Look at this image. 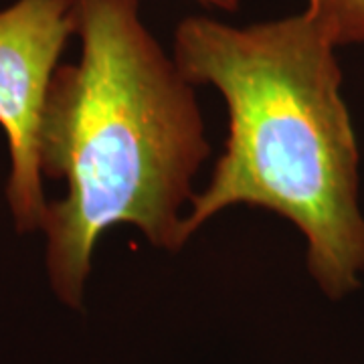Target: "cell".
I'll list each match as a JSON object with an SVG mask.
<instances>
[{
    "instance_id": "6da1fadb",
    "label": "cell",
    "mask_w": 364,
    "mask_h": 364,
    "mask_svg": "<svg viewBox=\"0 0 364 364\" xmlns=\"http://www.w3.org/2000/svg\"><path fill=\"white\" fill-rule=\"evenodd\" d=\"M81 57L57 67L41 117V174L63 181L41 231L55 296L83 306L102 235L134 225L158 249L178 253L184 207L210 154L195 83L182 75L138 0H71Z\"/></svg>"
},
{
    "instance_id": "7a4b0ae2",
    "label": "cell",
    "mask_w": 364,
    "mask_h": 364,
    "mask_svg": "<svg viewBox=\"0 0 364 364\" xmlns=\"http://www.w3.org/2000/svg\"><path fill=\"white\" fill-rule=\"evenodd\" d=\"M334 51L306 11L247 26L195 14L172 43L182 75L213 85L229 112L225 150L184 217L186 239L225 208H267L298 227L308 269L338 299L360 284L364 217Z\"/></svg>"
},
{
    "instance_id": "277c9868",
    "label": "cell",
    "mask_w": 364,
    "mask_h": 364,
    "mask_svg": "<svg viewBox=\"0 0 364 364\" xmlns=\"http://www.w3.org/2000/svg\"><path fill=\"white\" fill-rule=\"evenodd\" d=\"M306 14L334 47L364 45V0H306Z\"/></svg>"
},
{
    "instance_id": "3957f363",
    "label": "cell",
    "mask_w": 364,
    "mask_h": 364,
    "mask_svg": "<svg viewBox=\"0 0 364 364\" xmlns=\"http://www.w3.org/2000/svg\"><path fill=\"white\" fill-rule=\"evenodd\" d=\"M71 35V0H16L0 11V126L11 152L6 203L18 233L39 231L49 205L39 164L41 117Z\"/></svg>"
},
{
    "instance_id": "5b68a950",
    "label": "cell",
    "mask_w": 364,
    "mask_h": 364,
    "mask_svg": "<svg viewBox=\"0 0 364 364\" xmlns=\"http://www.w3.org/2000/svg\"><path fill=\"white\" fill-rule=\"evenodd\" d=\"M203 6H210V9H219L225 13H235L239 9V0H195Z\"/></svg>"
}]
</instances>
